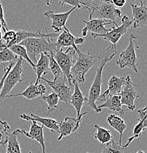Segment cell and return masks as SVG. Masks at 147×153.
<instances>
[{"label":"cell","instance_id":"cell-1","mask_svg":"<svg viewBox=\"0 0 147 153\" xmlns=\"http://www.w3.org/2000/svg\"><path fill=\"white\" fill-rule=\"evenodd\" d=\"M102 59L99 63V66L96 70V74L94 79L93 80L92 84L90 87L89 91H88V96L87 98V105L92 110H94V112L99 114L102 112V109H99L97 108V105H96V101H97L99 97L101 95V88H102V71L105 65L113 60L115 55H116V48L113 47L110 44L109 47L105 49L102 52H101Z\"/></svg>","mask_w":147,"mask_h":153},{"label":"cell","instance_id":"cell-2","mask_svg":"<svg viewBox=\"0 0 147 153\" xmlns=\"http://www.w3.org/2000/svg\"><path fill=\"white\" fill-rule=\"evenodd\" d=\"M78 57L75 63L72 66L70 71L71 79L72 82H78V83L85 82V77L86 74L91 68L99 64L102 59V55L94 57L90 55L89 52L84 54L82 53L80 50L76 52Z\"/></svg>","mask_w":147,"mask_h":153},{"label":"cell","instance_id":"cell-3","mask_svg":"<svg viewBox=\"0 0 147 153\" xmlns=\"http://www.w3.org/2000/svg\"><path fill=\"white\" fill-rule=\"evenodd\" d=\"M19 45L26 48L31 60L37 61V55L42 53L54 54L58 50L55 42L49 38H30L20 42Z\"/></svg>","mask_w":147,"mask_h":153},{"label":"cell","instance_id":"cell-4","mask_svg":"<svg viewBox=\"0 0 147 153\" xmlns=\"http://www.w3.org/2000/svg\"><path fill=\"white\" fill-rule=\"evenodd\" d=\"M23 59L18 57V60L12 67V69L5 77L2 89L0 93V103L5 100L7 97L10 94L11 91L14 88L17 84L23 82L26 79V76L23 74Z\"/></svg>","mask_w":147,"mask_h":153},{"label":"cell","instance_id":"cell-5","mask_svg":"<svg viewBox=\"0 0 147 153\" xmlns=\"http://www.w3.org/2000/svg\"><path fill=\"white\" fill-rule=\"evenodd\" d=\"M88 11L92 14V16L95 15L98 19L110 21L115 26L118 25L116 22V19L121 18V10L115 8V6L111 2V0L102 1L100 4L91 3V7Z\"/></svg>","mask_w":147,"mask_h":153},{"label":"cell","instance_id":"cell-6","mask_svg":"<svg viewBox=\"0 0 147 153\" xmlns=\"http://www.w3.org/2000/svg\"><path fill=\"white\" fill-rule=\"evenodd\" d=\"M75 53L76 52L73 48L69 47L65 52H64L62 49H59L53 54V57L62 71L63 75H64V81L66 82V80H67L69 86L72 85L70 71L75 62L73 59Z\"/></svg>","mask_w":147,"mask_h":153},{"label":"cell","instance_id":"cell-7","mask_svg":"<svg viewBox=\"0 0 147 153\" xmlns=\"http://www.w3.org/2000/svg\"><path fill=\"white\" fill-rule=\"evenodd\" d=\"M136 37L133 35H130L129 38V44L124 51L120 53L119 57L116 61V64L120 68H129L132 69L134 72L137 73V56L135 49V40Z\"/></svg>","mask_w":147,"mask_h":153},{"label":"cell","instance_id":"cell-8","mask_svg":"<svg viewBox=\"0 0 147 153\" xmlns=\"http://www.w3.org/2000/svg\"><path fill=\"white\" fill-rule=\"evenodd\" d=\"M133 22L131 21L126 15L123 16L121 18V26L113 27L109 31L105 34L102 35H94L91 34L93 38H101L105 41L110 42V44L113 46V47L116 48V44L119 41L121 37L124 36L127 33L128 30L130 27L131 25H132Z\"/></svg>","mask_w":147,"mask_h":153},{"label":"cell","instance_id":"cell-9","mask_svg":"<svg viewBox=\"0 0 147 153\" xmlns=\"http://www.w3.org/2000/svg\"><path fill=\"white\" fill-rule=\"evenodd\" d=\"M126 78H127V82L123 87L121 93L119 94L121 104L122 106L127 108L129 111H133L135 108V101L136 99L139 98V95L137 94L135 89L137 85L132 83L130 76H127Z\"/></svg>","mask_w":147,"mask_h":153},{"label":"cell","instance_id":"cell-10","mask_svg":"<svg viewBox=\"0 0 147 153\" xmlns=\"http://www.w3.org/2000/svg\"><path fill=\"white\" fill-rule=\"evenodd\" d=\"M85 24V27L82 30V36L86 37L88 32H91V34L102 35L105 34L109 30L105 27V25L113 24L110 21H106L100 19H92V14L89 13V20L83 21Z\"/></svg>","mask_w":147,"mask_h":153},{"label":"cell","instance_id":"cell-11","mask_svg":"<svg viewBox=\"0 0 147 153\" xmlns=\"http://www.w3.org/2000/svg\"><path fill=\"white\" fill-rule=\"evenodd\" d=\"M62 33L57 37L55 45L58 49H63L64 47H72L75 50V52L78 50L77 45L83 44L85 40L83 38H76L71 34L69 30L64 27Z\"/></svg>","mask_w":147,"mask_h":153},{"label":"cell","instance_id":"cell-12","mask_svg":"<svg viewBox=\"0 0 147 153\" xmlns=\"http://www.w3.org/2000/svg\"><path fill=\"white\" fill-rule=\"evenodd\" d=\"M87 114V112L83 113V114H80L79 117H77V119L72 117H66L63 122H60L59 135L57 138L58 141H61L64 137L68 136L76 132L80 127V124L83 117Z\"/></svg>","mask_w":147,"mask_h":153},{"label":"cell","instance_id":"cell-13","mask_svg":"<svg viewBox=\"0 0 147 153\" xmlns=\"http://www.w3.org/2000/svg\"><path fill=\"white\" fill-rule=\"evenodd\" d=\"M77 9V7H73L71 8L69 11L63 13H55L51 10H47L46 12L44 13V16L46 17L48 19H50L52 21L51 28L55 31V33H59L62 29L65 27L67 21L71 13Z\"/></svg>","mask_w":147,"mask_h":153},{"label":"cell","instance_id":"cell-14","mask_svg":"<svg viewBox=\"0 0 147 153\" xmlns=\"http://www.w3.org/2000/svg\"><path fill=\"white\" fill-rule=\"evenodd\" d=\"M127 82V78L126 76H118L115 75H112L109 79L108 82V88L104 92L103 94L100 95V97L98 99V101H103L104 99L107 97H111V96L119 95L122 90L124 85Z\"/></svg>","mask_w":147,"mask_h":153},{"label":"cell","instance_id":"cell-15","mask_svg":"<svg viewBox=\"0 0 147 153\" xmlns=\"http://www.w3.org/2000/svg\"><path fill=\"white\" fill-rule=\"evenodd\" d=\"M40 79L45 81L48 85L51 88L54 93H56L59 97L60 101L63 102L66 105H68L70 100L72 93H71L70 86L65 85V81L63 82H56V81H50L45 79L44 77H41Z\"/></svg>","mask_w":147,"mask_h":153},{"label":"cell","instance_id":"cell-16","mask_svg":"<svg viewBox=\"0 0 147 153\" xmlns=\"http://www.w3.org/2000/svg\"><path fill=\"white\" fill-rule=\"evenodd\" d=\"M140 5H136L129 2L133 17V28H143L147 26V7L144 5L143 0H140Z\"/></svg>","mask_w":147,"mask_h":153},{"label":"cell","instance_id":"cell-17","mask_svg":"<svg viewBox=\"0 0 147 153\" xmlns=\"http://www.w3.org/2000/svg\"><path fill=\"white\" fill-rule=\"evenodd\" d=\"M19 117L21 119H23V120L29 121V122H35L37 123L39 122V123L42 124V126L49 129L53 133H59V122L54 120V119H49V118L40 117V116H36V115H34L33 114L29 115V116L27 114H23L19 115Z\"/></svg>","mask_w":147,"mask_h":153},{"label":"cell","instance_id":"cell-18","mask_svg":"<svg viewBox=\"0 0 147 153\" xmlns=\"http://www.w3.org/2000/svg\"><path fill=\"white\" fill-rule=\"evenodd\" d=\"M44 126H39L35 122H30V128L29 132H26L25 130H21V133L24 134V135L27 138L34 140L40 144L42 148V153H45V138H44L43 133Z\"/></svg>","mask_w":147,"mask_h":153},{"label":"cell","instance_id":"cell-19","mask_svg":"<svg viewBox=\"0 0 147 153\" xmlns=\"http://www.w3.org/2000/svg\"><path fill=\"white\" fill-rule=\"evenodd\" d=\"M45 91H46V89L43 85H42V84L35 85L34 83L31 82L22 93L17 94H9L7 97V98L15 97H23L26 100H32L37 98V97L43 96L45 94Z\"/></svg>","mask_w":147,"mask_h":153},{"label":"cell","instance_id":"cell-20","mask_svg":"<svg viewBox=\"0 0 147 153\" xmlns=\"http://www.w3.org/2000/svg\"><path fill=\"white\" fill-rule=\"evenodd\" d=\"M72 84L74 85V92L71 96L69 103L74 107L77 114V117H79L80 115L82 107L83 106L84 103L87 102V98L83 97V93L80 89L79 88V85L78 82H72Z\"/></svg>","mask_w":147,"mask_h":153},{"label":"cell","instance_id":"cell-21","mask_svg":"<svg viewBox=\"0 0 147 153\" xmlns=\"http://www.w3.org/2000/svg\"><path fill=\"white\" fill-rule=\"evenodd\" d=\"M104 102L102 104L97 106L99 109L102 108H108L114 112H117L121 116L124 115V110L122 108V105L121 104V99H120L119 95L111 96V97H107L103 100Z\"/></svg>","mask_w":147,"mask_h":153},{"label":"cell","instance_id":"cell-22","mask_svg":"<svg viewBox=\"0 0 147 153\" xmlns=\"http://www.w3.org/2000/svg\"><path fill=\"white\" fill-rule=\"evenodd\" d=\"M49 71H50V69H49L48 57L47 56V55L44 53L40 54L39 60H37V63L35 64V70H34V71H35L36 74H37V78H36L34 84L38 85L42 76L46 75Z\"/></svg>","mask_w":147,"mask_h":153},{"label":"cell","instance_id":"cell-23","mask_svg":"<svg viewBox=\"0 0 147 153\" xmlns=\"http://www.w3.org/2000/svg\"><path fill=\"white\" fill-rule=\"evenodd\" d=\"M107 122L112 128L116 130L119 133L118 143L121 145L123 133H124V130L127 129V125L125 124L124 121L120 116H116V114H110L107 118Z\"/></svg>","mask_w":147,"mask_h":153},{"label":"cell","instance_id":"cell-24","mask_svg":"<svg viewBox=\"0 0 147 153\" xmlns=\"http://www.w3.org/2000/svg\"><path fill=\"white\" fill-rule=\"evenodd\" d=\"M20 133H21V130L17 129L12 133L9 134L7 147H6V153H21L19 144Z\"/></svg>","mask_w":147,"mask_h":153},{"label":"cell","instance_id":"cell-25","mask_svg":"<svg viewBox=\"0 0 147 153\" xmlns=\"http://www.w3.org/2000/svg\"><path fill=\"white\" fill-rule=\"evenodd\" d=\"M94 130H93L94 137L99 143H102V144H105V143L110 142L113 138L110 130L99 127V125H97L95 123L94 124Z\"/></svg>","mask_w":147,"mask_h":153},{"label":"cell","instance_id":"cell-26","mask_svg":"<svg viewBox=\"0 0 147 153\" xmlns=\"http://www.w3.org/2000/svg\"><path fill=\"white\" fill-rule=\"evenodd\" d=\"M9 49L12 52L13 54H15V55H17L18 57H21L23 60H26L28 63H29L30 66H31V68L34 69V71L35 70V64L33 63V61H31V59L29 58V55L27 54V51H26V48L23 46L19 45V44H17V45H13L12 47L9 48Z\"/></svg>","mask_w":147,"mask_h":153},{"label":"cell","instance_id":"cell-27","mask_svg":"<svg viewBox=\"0 0 147 153\" xmlns=\"http://www.w3.org/2000/svg\"><path fill=\"white\" fill-rule=\"evenodd\" d=\"M127 149L124 146H121V144L113 138L110 142L104 144L101 153H124Z\"/></svg>","mask_w":147,"mask_h":153},{"label":"cell","instance_id":"cell-28","mask_svg":"<svg viewBox=\"0 0 147 153\" xmlns=\"http://www.w3.org/2000/svg\"><path fill=\"white\" fill-rule=\"evenodd\" d=\"M42 99L48 104V115L54 110L58 109V104L59 102V98L57 94L54 92H52L47 96H42Z\"/></svg>","mask_w":147,"mask_h":153},{"label":"cell","instance_id":"cell-29","mask_svg":"<svg viewBox=\"0 0 147 153\" xmlns=\"http://www.w3.org/2000/svg\"><path fill=\"white\" fill-rule=\"evenodd\" d=\"M47 55L49 59V69H50V72L53 74V81H56V79L59 77L60 76L63 75L62 71H61V68H60L59 65H58L57 62L53 57V54L50 53H44Z\"/></svg>","mask_w":147,"mask_h":153},{"label":"cell","instance_id":"cell-30","mask_svg":"<svg viewBox=\"0 0 147 153\" xmlns=\"http://www.w3.org/2000/svg\"><path fill=\"white\" fill-rule=\"evenodd\" d=\"M18 57L8 48H0V64L4 63H16Z\"/></svg>","mask_w":147,"mask_h":153},{"label":"cell","instance_id":"cell-31","mask_svg":"<svg viewBox=\"0 0 147 153\" xmlns=\"http://www.w3.org/2000/svg\"><path fill=\"white\" fill-rule=\"evenodd\" d=\"M66 4L73 6V7H77L78 9H85L87 10H88L91 7V3L87 4L82 0H59L58 6L63 7Z\"/></svg>","mask_w":147,"mask_h":153},{"label":"cell","instance_id":"cell-32","mask_svg":"<svg viewBox=\"0 0 147 153\" xmlns=\"http://www.w3.org/2000/svg\"><path fill=\"white\" fill-rule=\"evenodd\" d=\"M10 127L7 122L0 120V146L7 144Z\"/></svg>","mask_w":147,"mask_h":153},{"label":"cell","instance_id":"cell-33","mask_svg":"<svg viewBox=\"0 0 147 153\" xmlns=\"http://www.w3.org/2000/svg\"><path fill=\"white\" fill-rule=\"evenodd\" d=\"M137 120L141 122L143 125V128L146 130L147 128V106L143 109L138 110L137 111Z\"/></svg>","mask_w":147,"mask_h":153},{"label":"cell","instance_id":"cell-34","mask_svg":"<svg viewBox=\"0 0 147 153\" xmlns=\"http://www.w3.org/2000/svg\"><path fill=\"white\" fill-rule=\"evenodd\" d=\"M15 64V63H10V64L8 65V66L7 67V68H4V76L1 77V79H0V93H1V89H2V87H3V85H4V79H5V77L7 76V74H9V72L10 71V70L12 69V67L14 66V65Z\"/></svg>","mask_w":147,"mask_h":153},{"label":"cell","instance_id":"cell-35","mask_svg":"<svg viewBox=\"0 0 147 153\" xmlns=\"http://www.w3.org/2000/svg\"><path fill=\"white\" fill-rule=\"evenodd\" d=\"M0 22H1L3 26V31L4 33L7 32L8 30V27H7V22H6L5 19H4V10H3L2 5H1V2H0Z\"/></svg>","mask_w":147,"mask_h":153},{"label":"cell","instance_id":"cell-36","mask_svg":"<svg viewBox=\"0 0 147 153\" xmlns=\"http://www.w3.org/2000/svg\"><path fill=\"white\" fill-rule=\"evenodd\" d=\"M127 0H111V2L114 6L118 7H124V4H126Z\"/></svg>","mask_w":147,"mask_h":153},{"label":"cell","instance_id":"cell-37","mask_svg":"<svg viewBox=\"0 0 147 153\" xmlns=\"http://www.w3.org/2000/svg\"><path fill=\"white\" fill-rule=\"evenodd\" d=\"M82 1H84V2H86V3H87V4H90V3H91V1H94V0H82ZM100 1H110V0H100Z\"/></svg>","mask_w":147,"mask_h":153},{"label":"cell","instance_id":"cell-38","mask_svg":"<svg viewBox=\"0 0 147 153\" xmlns=\"http://www.w3.org/2000/svg\"><path fill=\"white\" fill-rule=\"evenodd\" d=\"M2 36H3L2 32H1V30H0V41H2Z\"/></svg>","mask_w":147,"mask_h":153},{"label":"cell","instance_id":"cell-39","mask_svg":"<svg viewBox=\"0 0 147 153\" xmlns=\"http://www.w3.org/2000/svg\"><path fill=\"white\" fill-rule=\"evenodd\" d=\"M45 1H46V4H47V5H48V6L50 5V0H45Z\"/></svg>","mask_w":147,"mask_h":153},{"label":"cell","instance_id":"cell-40","mask_svg":"<svg viewBox=\"0 0 147 153\" xmlns=\"http://www.w3.org/2000/svg\"><path fill=\"white\" fill-rule=\"evenodd\" d=\"M0 30H3L2 24H1V22H0Z\"/></svg>","mask_w":147,"mask_h":153},{"label":"cell","instance_id":"cell-41","mask_svg":"<svg viewBox=\"0 0 147 153\" xmlns=\"http://www.w3.org/2000/svg\"><path fill=\"white\" fill-rule=\"evenodd\" d=\"M135 153H146L145 152H143V151H141V150H139L137 151V152H136Z\"/></svg>","mask_w":147,"mask_h":153},{"label":"cell","instance_id":"cell-42","mask_svg":"<svg viewBox=\"0 0 147 153\" xmlns=\"http://www.w3.org/2000/svg\"><path fill=\"white\" fill-rule=\"evenodd\" d=\"M132 1H135V0H132Z\"/></svg>","mask_w":147,"mask_h":153},{"label":"cell","instance_id":"cell-43","mask_svg":"<svg viewBox=\"0 0 147 153\" xmlns=\"http://www.w3.org/2000/svg\"><path fill=\"white\" fill-rule=\"evenodd\" d=\"M86 153H88V152H86Z\"/></svg>","mask_w":147,"mask_h":153}]
</instances>
